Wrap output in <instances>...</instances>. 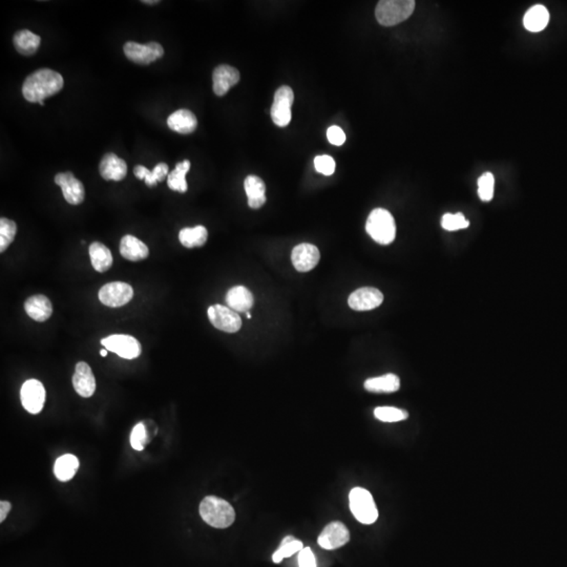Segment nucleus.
<instances>
[{
    "label": "nucleus",
    "mask_w": 567,
    "mask_h": 567,
    "mask_svg": "<svg viewBox=\"0 0 567 567\" xmlns=\"http://www.w3.org/2000/svg\"><path fill=\"white\" fill-rule=\"evenodd\" d=\"M64 77L50 68H41L32 73L22 86V94L29 102L39 103L57 94L64 88Z\"/></svg>",
    "instance_id": "f257e3e1"
},
{
    "label": "nucleus",
    "mask_w": 567,
    "mask_h": 567,
    "mask_svg": "<svg viewBox=\"0 0 567 567\" xmlns=\"http://www.w3.org/2000/svg\"><path fill=\"white\" fill-rule=\"evenodd\" d=\"M202 519L215 528H227L235 522L233 506L215 496H207L200 504Z\"/></svg>",
    "instance_id": "f03ea898"
},
{
    "label": "nucleus",
    "mask_w": 567,
    "mask_h": 567,
    "mask_svg": "<svg viewBox=\"0 0 567 567\" xmlns=\"http://www.w3.org/2000/svg\"><path fill=\"white\" fill-rule=\"evenodd\" d=\"M366 230L369 236L381 245H389L396 237L394 218L387 209H374L367 220Z\"/></svg>",
    "instance_id": "7ed1b4c3"
},
{
    "label": "nucleus",
    "mask_w": 567,
    "mask_h": 567,
    "mask_svg": "<svg viewBox=\"0 0 567 567\" xmlns=\"http://www.w3.org/2000/svg\"><path fill=\"white\" fill-rule=\"evenodd\" d=\"M415 10L414 0H381L375 16L383 27H393L407 20Z\"/></svg>",
    "instance_id": "20e7f679"
},
{
    "label": "nucleus",
    "mask_w": 567,
    "mask_h": 567,
    "mask_svg": "<svg viewBox=\"0 0 567 567\" xmlns=\"http://www.w3.org/2000/svg\"><path fill=\"white\" fill-rule=\"evenodd\" d=\"M350 510L353 516L363 524H372L378 518V510L370 492L363 488H354L349 495Z\"/></svg>",
    "instance_id": "39448f33"
},
{
    "label": "nucleus",
    "mask_w": 567,
    "mask_h": 567,
    "mask_svg": "<svg viewBox=\"0 0 567 567\" xmlns=\"http://www.w3.org/2000/svg\"><path fill=\"white\" fill-rule=\"evenodd\" d=\"M101 345L110 352L116 353L124 359H135L140 356L142 347L134 336L126 334H113L101 340Z\"/></svg>",
    "instance_id": "423d86ee"
},
{
    "label": "nucleus",
    "mask_w": 567,
    "mask_h": 567,
    "mask_svg": "<svg viewBox=\"0 0 567 567\" xmlns=\"http://www.w3.org/2000/svg\"><path fill=\"white\" fill-rule=\"evenodd\" d=\"M123 50L128 59L141 66H148L164 55V48L158 42L140 44L130 41L124 44Z\"/></svg>",
    "instance_id": "0eeeda50"
},
{
    "label": "nucleus",
    "mask_w": 567,
    "mask_h": 567,
    "mask_svg": "<svg viewBox=\"0 0 567 567\" xmlns=\"http://www.w3.org/2000/svg\"><path fill=\"white\" fill-rule=\"evenodd\" d=\"M99 300L110 308H119L132 300L134 289L130 284L124 282H108L99 291Z\"/></svg>",
    "instance_id": "6e6552de"
},
{
    "label": "nucleus",
    "mask_w": 567,
    "mask_h": 567,
    "mask_svg": "<svg viewBox=\"0 0 567 567\" xmlns=\"http://www.w3.org/2000/svg\"><path fill=\"white\" fill-rule=\"evenodd\" d=\"M294 90L289 86H280L274 95L271 106V118L274 124L285 127L291 121V106L294 104Z\"/></svg>",
    "instance_id": "1a4fd4ad"
},
{
    "label": "nucleus",
    "mask_w": 567,
    "mask_h": 567,
    "mask_svg": "<svg viewBox=\"0 0 567 567\" xmlns=\"http://www.w3.org/2000/svg\"><path fill=\"white\" fill-rule=\"evenodd\" d=\"M46 389L37 379H29L20 389L22 405L31 414H39L46 403Z\"/></svg>",
    "instance_id": "9d476101"
},
{
    "label": "nucleus",
    "mask_w": 567,
    "mask_h": 567,
    "mask_svg": "<svg viewBox=\"0 0 567 567\" xmlns=\"http://www.w3.org/2000/svg\"><path fill=\"white\" fill-rule=\"evenodd\" d=\"M207 314L211 325L224 332L236 333L242 328L241 316L229 307L215 305L209 307Z\"/></svg>",
    "instance_id": "9b49d317"
},
{
    "label": "nucleus",
    "mask_w": 567,
    "mask_h": 567,
    "mask_svg": "<svg viewBox=\"0 0 567 567\" xmlns=\"http://www.w3.org/2000/svg\"><path fill=\"white\" fill-rule=\"evenodd\" d=\"M350 541V532L344 523L334 521L329 523L318 537V544L325 550H332L342 548Z\"/></svg>",
    "instance_id": "f8f14e48"
},
{
    "label": "nucleus",
    "mask_w": 567,
    "mask_h": 567,
    "mask_svg": "<svg viewBox=\"0 0 567 567\" xmlns=\"http://www.w3.org/2000/svg\"><path fill=\"white\" fill-rule=\"evenodd\" d=\"M54 181L61 187L62 195L70 205H79L84 201L86 191L84 184L72 173H58Z\"/></svg>",
    "instance_id": "ddd939ff"
},
{
    "label": "nucleus",
    "mask_w": 567,
    "mask_h": 567,
    "mask_svg": "<svg viewBox=\"0 0 567 567\" xmlns=\"http://www.w3.org/2000/svg\"><path fill=\"white\" fill-rule=\"evenodd\" d=\"M383 294L376 288L364 287L355 290L348 298V304L355 311H369L381 306Z\"/></svg>",
    "instance_id": "4468645a"
},
{
    "label": "nucleus",
    "mask_w": 567,
    "mask_h": 567,
    "mask_svg": "<svg viewBox=\"0 0 567 567\" xmlns=\"http://www.w3.org/2000/svg\"><path fill=\"white\" fill-rule=\"evenodd\" d=\"M320 250L312 244L302 243L292 250L291 261L300 272H308L316 267L320 262Z\"/></svg>",
    "instance_id": "2eb2a0df"
},
{
    "label": "nucleus",
    "mask_w": 567,
    "mask_h": 567,
    "mask_svg": "<svg viewBox=\"0 0 567 567\" xmlns=\"http://www.w3.org/2000/svg\"><path fill=\"white\" fill-rule=\"evenodd\" d=\"M73 385L75 391L84 398H88L94 394L96 391V379L92 369L86 363L80 362L76 365Z\"/></svg>",
    "instance_id": "dca6fc26"
},
{
    "label": "nucleus",
    "mask_w": 567,
    "mask_h": 567,
    "mask_svg": "<svg viewBox=\"0 0 567 567\" xmlns=\"http://www.w3.org/2000/svg\"><path fill=\"white\" fill-rule=\"evenodd\" d=\"M239 81V70L233 66L222 64L213 70V92L217 96L222 97L227 94L228 90L235 86Z\"/></svg>",
    "instance_id": "f3484780"
},
{
    "label": "nucleus",
    "mask_w": 567,
    "mask_h": 567,
    "mask_svg": "<svg viewBox=\"0 0 567 567\" xmlns=\"http://www.w3.org/2000/svg\"><path fill=\"white\" fill-rule=\"evenodd\" d=\"M101 177L108 181H121L126 177L127 165L115 153H106L99 165Z\"/></svg>",
    "instance_id": "a211bd4d"
},
{
    "label": "nucleus",
    "mask_w": 567,
    "mask_h": 567,
    "mask_svg": "<svg viewBox=\"0 0 567 567\" xmlns=\"http://www.w3.org/2000/svg\"><path fill=\"white\" fill-rule=\"evenodd\" d=\"M24 309L30 318L36 322H46L53 314V306L46 296L37 294L31 296L24 302Z\"/></svg>",
    "instance_id": "6ab92c4d"
},
{
    "label": "nucleus",
    "mask_w": 567,
    "mask_h": 567,
    "mask_svg": "<svg viewBox=\"0 0 567 567\" xmlns=\"http://www.w3.org/2000/svg\"><path fill=\"white\" fill-rule=\"evenodd\" d=\"M248 205L250 209H259L266 203V185L263 180L258 175H248L244 182Z\"/></svg>",
    "instance_id": "aec40b11"
},
{
    "label": "nucleus",
    "mask_w": 567,
    "mask_h": 567,
    "mask_svg": "<svg viewBox=\"0 0 567 567\" xmlns=\"http://www.w3.org/2000/svg\"><path fill=\"white\" fill-rule=\"evenodd\" d=\"M120 253L128 261L139 262L148 258L149 249L142 241L134 236L127 235L121 239Z\"/></svg>",
    "instance_id": "412c9836"
},
{
    "label": "nucleus",
    "mask_w": 567,
    "mask_h": 567,
    "mask_svg": "<svg viewBox=\"0 0 567 567\" xmlns=\"http://www.w3.org/2000/svg\"><path fill=\"white\" fill-rule=\"evenodd\" d=\"M167 125L171 131L179 134H191L198 126L197 117L191 110H179L169 117Z\"/></svg>",
    "instance_id": "4be33fe9"
},
{
    "label": "nucleus",
    "mask_w": 567,
    "mask_h": 567,
    "mask_svg": "<svg viewBox=\"0 0 567 567\" xmlns=\"http://www.w3.org/2000/svg\"><path fill=\"white\" fill-rule=\"evenodd\" d=\"M226 302L236 312H247L253 306L251 291L244 286H236L226 294Z\"/></svg>",
    "instance_id": "5701e85b"
},
{
    "label": "nucleus",
    "mask_w": 567,
    "mask_h": 567,
    "mask_svg": "<svg viewBox=\"0 0 567 567\" xmlns=\"http://www.w3.org/2000/svg\"><path fill=\"white\" fill-rule=\"evenodd\" d=\"M365 389L372 393H393L401 388V379L395 374H385L383 376L372 377L364 383Z\"/></svg>",
    "instance_id": "b1692460"
},
{
    "label": "nucleus",
    "mask_w": 567,
    "mask_h": 567,
    "mask_svg": "<svg viewBox=\"0 0 567 567\" xmlns=\"http://www.w3.org/2000/svg\"><path fill=\"white\" fill-rule=\"evenodd\" d=\"M88 252H90L93 267L96 271L103 273L112 267L114 259H113L112 252L106 245L99 242H94L90 244Z\"/></svg>",
    "instance_id": "393cba45"
},
{
    "label": "nucleus",
    "mask_w": 567,
    "mask_h": 567,
    "mask_svg": "<svg viewBox=\"0 0 567 567\" xmlns=\"http://www.w3.org/2000/svg\"><path fill=\"white\" fill-rule=\"evenodd\" d=\"M550 21V13L544 6L536 5L530 8L524 16L523 23L530 32H541L546 29Z\"/></svg>",
    "instance_id": "a878e982"
},
{
    "label": "nucleus",
    "mask_w": 567,
    "mask_h": 567,
    "mask_svg": "<svg viewBox=\"0 0 567 567\" xmlns=\"http://www.w3.org/2000/svg\"><path fill=\"white\" fill-rule=\"evenodd\" d=\"M41 38L29 30H21L14 35L13 42L18 53L24 56H31L39 48Z\"/></svg>",
    "instance_id": "bb28decb"
},
{
    "label": "nucleus",
    "mask_w": 567,
    "mask_h": 567,
    "mask_svg": "<svg viewBox=\"0 0 567 567\" xmlns=\"http://www.w3.org/2000/svg\"><path fill=\"white\" fill-rule=\"evenodd\" d=\"M79 460L72 454H66L56 460L54 474L62 482L70 481L79 469Z\"/></svg>",
    "instance_id": "cd10ccee"
},
{
    "label": "nucleus",
    "mask_w": 567,
    "mask_h": 567,
    "mask_svg": "<svg viewBox=\"0 0 567 567\" xmlns=\"http://www.w3.org/2000/svg\"><path fill=\"white\" fill-rule=\"evenodd\" d=\"M209 239V231L204 226L198 225L193 228H183L179 233V240L184 247H202Z\"/></svg>",
    "instance_id": "c85d7f7f"
},
{
    "label": "nucleus",
    "mask_w": 567,
    "mask_h": 567,
    "mask_svg": "<svg viewBox=\"0 0 567 567\" xmlns=\"http://www.w3.org/2000/svg\"><path fill=\"white\" fill-rule=\"evenodd\" d=\"M189 169H191V162L189 160H184L175 165V169L169 173L167 177V185L171 191L181 193H186L189 189L186 175Z\"/></svg>",
    "instance_id": "c756f323"
},
{
    "label": "nucleus",
    "mask_w": 567,
    "mask_h": 567,
    "mask_svg": "<svg viewBox=\"0 0 567 567\" xmlns=\"http://www.w3.org/2000/svg\"><path fill=\"white\" fill-rule=\"evenodd\" d=\"M304 548L302 542L296 540L294 536H287L282 539L280 548L272 555V560L274 563L282 562L285 558L294 556L296 552H300Z\"/></svg>",
    "instance_id": "7c9ffc66"
},
{
    "label": "nucleus",
    "mask_w": 567,
    "mask_h": 567,
    "mask_svg": "<svg viewBox=\"0 0 567 567\" xmlns=\"http://www.w3.org/2000/svg\"><path fill=\"white\" fill-rule=\"evenodd\" d=\"M17 233V226L12 220L7 218L0 219V252L3 253L13 243Z\"/></svg>",
    "instance_id": "2f4dec72"
},
{
    "label": "nucleus",
    "mask_w": 567,
    "mask_h": 567,
    "mask_svg": "<svg viewBox=\"0 0 567 567\" xmlns=\"http://www.w3.org/2000/svg\"><path fill=\"white\" fill-rule=\"evenodd\" d=\"M374 416L383 423H397L405 421L409 417V413L394 407H378L374 410Z\"/></svg>",
    "instance_id": "473e14b6"
},
{
    "label": "nucleus",
    "mask_w": 567,
    "mask_h": 567,
    "mask_svg": "<svg viewBox=\"0 0 567 567\" xmlns=\"http://www.w3.org/2000/svg\"><path fill=\"white\" fill-rule=\"evenodd\" d=\"M494 187H495V177L493 173H484L478 179V195L483 202H490L494 197Z\"/></svg>",
    "instance_id": "72a5a7b5"
},
{
    "label": "nucleus",
    "mask_w": 567,
    "mask_h": 567,
    "mask_svg": "<svg viewBox=\"0 0 567 567\" xmlns=\"http://www.w3.org/2000/svg\"><path fill=\"white\" fill-rule=\"evenodd\" d=\"M470 222L465 220V215L462 213H445L441 219V226L443 229L448 231H456V230L465 229L469 227Z\"/></svg>",
    "instance_id": "f704fd0d"
},
{
    "label": "nucleus",
    "mask_w": 567,
    "mask_h": 567,
    "mask_svg": "<svg viewBox=\"0 0 567 567\" xmlns=\"http://www.w3.org/2000/svg\"><path fill=\"white\" fill-rule=\"evenodd\" d=\"M131 445L136 451H143L147 441V432L144 423H140L135 425L131 434Z\"/></svg>",
    "instance_id": "c9c22d12"
},
{
    "label": "nucleus",
    "mask_w": 567,
    "mask_h": 567,
    "mask_svg": "<svg viewBox=\"0 0 567 567\" xmlns=\"http://www.w3.org/2000/svg\"><path fill=\"white\" fill-rule=\"evenodd\" d=\"M314 167L320 173L325 175H333L335 171V161L332 157L328 155L316 157L314 159Z\"/></svg>",
    "instance_id": "e433bc0d"
},
{
    "label": "nucleus",
    "mask_w": 567,
    "mask_h": 567,
    "mask_svg": "<svg viewBox=\"0 0 567 567\" xmlns=\"http://www.w3.org/2000/svg\"><path fill=\"white\" fill-rule=\"evenodd\" d=\"M327 138H328V141L331 144L335 145V146H340L346 141V135H345L344 131L340 127L333 125V126L329 127L328 131H327Z\"/></svg>",
    "instance_id": "4c0bfd02"
},
{
    "label": "nucleus",
    "mask_w": 567,
    "mask_h": 567,
    "mask_svg": "<svg viewBox=\"0 0 567 567\" xmlns=\"http://www.w3.org/2000/svg\"><path fill=\"white\" fill-rule=\"evenodd\" d=\"M298 566L318 567L316 566V557H314L311 548H304L298 552Z\"/></svg>",
    "instance_id": "58836bf2"
},
{
    "label": "nucleus",
    "mask_w": 567,
    "mask_h": 567,
    "mask_svg": "<svg viewBox=\"0 0 567 567\" xmlns=\"http://www.w3.org/2000/svg\"><path fill=\"white\" fill-rule=\"evenodd\" d=\"M134 173L138 179L144 180L147 186L153 187L157 185L156 181L153 179V171H149L146 167L137 165L134 169Z\"/></svg>",
    "instance_id": "ea45409f"
},
{
    "label": "nucleus",
    "mask_w": 567,
    "mask_h": 567,
    "mask_svg": "<svg viewBox=\"0 0 567 567\" xmlns=\"http://www.w3.org/2000/svg\"><path fill=\"white\" fill-rule=\"evenodd\" d=\"M169 165L166 163H159L153 169V179L157 183L162 182L163 180L169 175Z\"/></svg>",
    "instance_id": "a19ab883"
},
{
    "label": "nucleus",
    "mask_w": 567,
    "mask_h": 567,
    "mask_svg": "<svg viewBox=\"0 0 567 567\" xmlns=\"http://www.w3.org/2000/svg\"><path fill=\"white\" fill-rule=\"evenodd\" d=\"M12 506L10 502L1 501L0 502V522H3L7 518L8 514L11 510Z\"/></svg>",
    "instance_id": "79ce46f5"
},
{
    "label": "nucleus",
    "mask_w": 567,
    "mask_h": 567,
    "mask_svg": "<svg viewBox=\"0 0 567 567\" xmlns=\"http://www.w3.org/2000/svg\"><path fill=\"white\" fill-rule=\"evenodd\" d=\"M100 355L101 356L106 357V355H108V350H106V349H102V350H100Z\"/></svg>",
    "instance_id": "37998d69"
},
{
    "label": "nucleus",
    "mask_w": 567,
    "mask_h": 567,
    "mask_svg": "<svg viewBox=\"0 0 567 567\" xmlns=\"http://www.w3.org/2000/svg\"><path fill=\"white\" fill-rule=\"evenodd\" d=\"M143 3H147V5H153V3H158L159 1H156V0H151V1H149L148 0V1H147V0H145Z\"/></svg>",
    "instance_id": "c03bdc74"
},
{
    "label": "nucleus",
    "mask_w": 567,
    "mask_h": 567,
    "mask_svg": "<svg viewBox=\"0 0 567 567\" xmlns=\"http://www.w3.org/2000/svg\"><path fill=\"white\" fill-rule=\"evenodd\" d=\"M246 316H247V318H249V320H250V318H251V314H250L249 312H247V314H246Z\"/></svg>",
    "instance_id": "a18cd8bd"
},
{
    "label": "nucleus",
    "mask_w": 567,
    "mask_h": 567,
    "mask_svg": "<svg viewBox=\"0 0 567 567\" xmlns=\"http://www.w3.org/2000/svg\"><path fill=\"white\" fill-rule=\"evenodd\" d=\"M39 104H40V106H44V101H40Z\"/></svg>",
    "instance_id": "49530a36"
}]
</instances>
